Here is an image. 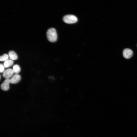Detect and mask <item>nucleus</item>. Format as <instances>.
Returning <instances> with one entry per match:
<instances>
[{
    "label": "nucleus",
    "mask_w": 137,
    "mask_h": 137,
    "mask_svg": "<svg viewBox=\"0 0 137 137\" xmlns=\"http://www.w3.org/2000/svg\"><path fill=\"white\" fill-rule=\"evenodd\" d=\"M46 35L47 39L50 42H54L57 41V35L56 30L55 28H51L48 29Z\"/></svg>",
    "instance_id": "1"
},
{
    "label": "nucleus",
    "mask_w": 137,
    "mask_h": 137,
    "mask_svg": "<svg viewBox=\"0 0 137 137\" xmlns=\"http://www.w3.org/2000/svg\"><path fill=\"white\" fill-rule=\"evenodd\" d=\"M63 20L66 23L71 24L76 22L78 21V19L75 15L69 14L64 16L63 18Z\"/></svg>",
    "instance_id": "2"
},
{
    "label": "nucleus",
    "mask_w": 137,
    "mask_h": 137,
    "mask_svg": "<svg viewBox=\"0 0 137 137\" xmlns=\"http://www.w3.org/2000/svg\"><path fill=\"white\" fill-rule=\"evenodd\" d=\"M14 73L12 69L8 68L4 70L2 76L6 79H8L12 77Z\"/></svg>",
    "instance_id": "3"
},
{
    "label": "nucleus",
    "mask_w": 137,
    "mask_h": 137,
    "mask_svg": "<svg viewBox=\"0 0 137 137\" xmlns=\"http://www.w3.org/2000/svg\"><path fill=\"white\" fill-rule=\"evenodd\" d=\"M10 83V79H6L1 84V88L2 90L6 91L9 89V84Z\"/></svg>",
    "instance_id": "4"
},
{
    "label": "nucleus",
    "mask_w": 137,
    "mask_h": 137,
    "mask_svg": "<svg viewBox=\"0 0 137 137\" xmlns=\"http://www.w3.org/2000/svg\"><path fill=\"white\" fill-rule=\"evenodd\" d=\"M133 52L131 49L126 48L124 49L123 51V57L126 59H128L130 58L132 56Z\"/></svg>",
    "instance_id": "5"
},
{
    "label": "nucleus",
    "mask_w": 137,
    "mask_h": 137,
    "mask_svg": "<svg viewBox=\"0 0 137 137\" xmlns=\"http://www.w3.org/2000/svg\"><path fill=\"white\" fill-rule=\"evenodd\" d=\"M21 79V76L18 74H15L10 79V83L15 84L19 82Z\"/></svg>",
    "instance_id": "6"
},
{
    "label": "nucleus",
    "mask_w": 137,
    "mask_h": 137,
    "mask_svg": "<svg viewBox=\"0 0 137 137\" xmlns=\"http://www.w3.org/2000/svg\"><path fill=\"white\" fill-rule=\"evenodd\" d=\"M8 55L10 59L13 60H16L18 58V55L16 54L12 50L10 51L9 52Z\"/></svg>",
    "instance_id": "7"
},
{
    "label": "nucleus",
    "mask_w": 137,
    "mask_h": 137,
    "mask_svg": "<svg viewBox=\"0 0 137 137\" xmlns=\"http://www.w3.org/2000/svg\"><path fill=\"white\" fill-rule=\"evenodd\" d=\"M14 63L13 60L11 59H8L5 61L4 63V65L6 68H7L12 66Z\"/></svg>",
    "instance_id": "8"
},
{
    "label": "nucleus",
    "mask_w": 137,
    "mask_h": 137,
    "mask_svg": "<svg viewBox=\"0 0 137 137\" xmlns=\"http://www.w3.org/2000/svg\"><path fill=\"white\" fill-rule=\"evenodd\" d=\"M14 73L18 74L21 71V68L20 66L18 64H15L13 67L12 69Z\"/></svg>",
    "instance_id": "9"
},
{
    "label": "nucleus",
    "mask_w": 137,
    "mask_h": 137,
    "mask_svg": "<svg viewBox=\"0 0 137 137\" xmlns=\"http://www.w3.org/2000/svg\"><path fill=\"white\" fill-rule=\"evenodd\" d=\"M8 55L7 54H4L0 57V61H5L8 59Z\"/></svg>",
    "instance_id": "10"
},
{
    "label": "nucleus",
    "mask_w": 137,
    "mask_h": 137,
    "mask_svg": "<svg viewBox=\"0 0 137 137\" xmlns=\"http://www.w3.org/2000/svg\"><path fill=\"white\" fill-rule=\"evenodd\" d=\"M5 67L3 64L1 63L0 64V72L1 73H3L4 71Z\"/></svg>",
    "instance_id": "11"
}]
</instances>
